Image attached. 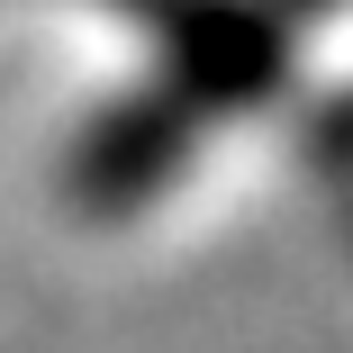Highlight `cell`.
I'll return each mask as SVG.
<instances>
[{
    "mask_svg": "<svg viewBox=\"0 0 353 353\" xmlns=\"http://www.w3.org/2000/svg\"><path fill=\"white\" fill-rule=\"evenodd\" d=\"M199 127L208 109L172 82H145V91H127L109 100L82 136H73V163H63V190H73L82 208H136V199H154L163 181H181L190 145H199Z\"/></svg>",
    "mask_w": 353,
    "mask_h": 353,
    "instance_id": "cell-2",
    "label": "cell"
},
{
    "mask_svg": "<svg viewBox=\"0 0 353 353\" xmlns=\"http://www.w3.org/2000/svg\"><path fill=\"white\" fill-rule=\"evenodd\" d=\"M317 10H335V0H263V19H272V28H290V19H317Z\"/></svg>",
    "mask_w": 353,
    "mask_h": 353,
    "instance_id": "cell-3",
    "label": "cell"
},
{
    "mask_svg": "<svg viewBox=\"0 0 353 353\" xmlns=\"http://www.w3.org/2000/svg\"><path fill=\"white\" fill-rule=\"evenodd\" d=\"M136 28H154L172 54V91H190L208 118L254 109L281 82V28L263 19V0H118Z\"/></svg>",
    "mask_w": 353,
    "mask_h": 353,
    "instance_id": "cell-1",
    "label": "cell"
}]
</instances>
